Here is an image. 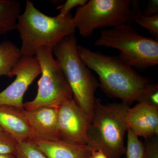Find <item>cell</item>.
Instances as JSON below:
<instances>
[{"label": "cell", "instance_id": "1", "mask_svg": "<svg viewBox=\"0 0 158 158\" xmlns=\"http://www.w3.org/2000/svg\"><path fill=\"white\" fill-rule=\"evenodd\" d=\"M79 58L99 77V87L110 98L130 105L138 102L151 82L118 57L93 52L77 45Z\"/></svg>", "mask_w": 158, "mask_h": 158}, {"label": "cell", "instance_id": "2", "mask_svg": "<svg viewBox=\"0 0 158 158\" xmlns=\"http://www.w3.org/2000/svg\"><path fill=\"white\" fill-rule=\"evenodd\" d=\"M73 17L71 13L65 17L46 15L27 0L15 29L21 40L20 49L23 56H35L37 50L44 46L53 50L63 38L75 34L76 28Z\"/></svg>", "mask_w": 158, "mask_h": 158}, {"label": "cell", "instance_id": "3", "mask_svg": "<svg viewBox=\"0 0 158 158\" xmlns=\"http://www.w3.org/2000/svg\"><path fill=\"white\" fill-rule=\"evenodd\" d=\"M129 105L122 102L103 104L96 99L88 132V145L99 150L108 158H121L125 154L124 138Z\"/></svg>", "mask_w": 158, "mask_h": 158}, {"label": "cell", "instance_id": "4", "mask_svg": "<svg viewBox=\"0 0 158 158\" xmlns=\"http://www.w3.org/2000/svg\"><path fill=\"white\" fill-rule=\"evenodd\" d=\"M77 45L75 35H69L54 48L52 53L68 82L74 100L91 121L99 82L90 69L79 58Z\"/></svg>", "mask_w": 158, "mask_h": 158}, {"label": "cell", "instance_id": "5", "mask_svg": "<svg viewBox=\"0 0 158 158\" xmlns=\"http://www.w3.org/2000/svg\"><path fill=\"white\" fill-rule=\"evenodd\" d=\"M94 45L118 50L123 62L141 71L158 64V40L142 36L128 24L102 30Z\"/></svg>", "mask_w": 158, "mask_h": 158}, {"label": "cell", "instance_id": "6", "mask_svg": "<svg viewBox=\"0 0 158 158\" xmlns=\"http://www.w3.org/2000/svg\"><path fill=\"white\" fill-rule=\"evenodd\" d=\"M35 56L41 68V77L37 83L35 98L23 103L27 110L42 107L58 108L73 98L72 92L59 63L54 59L52 50L42 46L36 51Z\"/></svg>", "mask_w": 158, "mask_h": 158}, {"label": "cell", "instance_id": "7", "mask_svg": "<svg viewBox=\"0 0 158 158\" xmlns=\"http://www.w3.org/2000/svg\"><path fill=\"white\" fill-rule=\"evenodd\" d=\"M132 0H90L78 7L73 17L81 37L91 36L96 29L128 24Z\"/></svg>", "mask_w": 158, "mask_h": 158}, {"label": "cell", "instance_id": "8", "mask_svg": "<svg viewBox=\"0 0 158 158\" xmlns=\"http://www.w3.org/2000/svg\"><path fill=\"white\" fill-rule=\"evenodd\" d=\"M41 74V68L36 56L21 57L12 71L14 81L0 92V106L24 109L23 98L29 86Z\"/></svg>", "mask_w": 158, "mask_h": 158}, {"label": "cell", "instance_id": "9", "mask_svg": "<svg viewBox=\"0 0 158 158\" xmlns=\"http://www.w3.org/2000/svg\"><path fill=\"white\" fill-rule=\"evenodd\" d=\"M59 139L80 145H88L90 119L73 98L58 108Z\"/></svg>", "mask_w": 158, "mask_h": 158}, {"label": "cell", "instance_id": "10", "mask_svg": "<svg viewBox=\"0 0 158 158\" xmlns=\"http://www.w3.org/2000/svg\"><path fill=\"white\" fill-rule=\"evenodd\" d=\"M23 113L31 127L35 140H59L58 108L42 107Z\"/></svg>", "mask_w": 158, "mask_h": 158}, {"label": "cell", "instance_id": "11", "mask_svg": "<svg viewBox=\"0 0 158 158\" xmlns=\"http://www.w3.org/2000/svg\"><path fill=\"white\" fill-rule=\"evenodd\" d=\"M127 129L145 139L158 136V108L138 102L130 108L126 116Z\"/></svg>", "mask_w": 158, "mask_h": 158}, {"label": "cell", "instance_id": "12", "mask_svg": "<svg viewBox=\"0 0 158 158\" xmlns=\"http://www.w3.org/2000/svg\"><path fill=\"white\" fill-rule=\"evenodd\" d=\"M23 110L0 106V127L18 143L35 140Z\"/></svg>", "mask_w": 158, "mask_h": 158}, {"label": "cell", "instance_id": "13", "mask_svg": "<svg viewBox=\"0 0 158 158\" xmlns=\"http://www.w3.org/2000/svg\"><path fill=\"white\" fill-rule=\"evenodd\" d=\"M34 141L48 158H89L91 154V148L88 145L73 144L60 139H36Z\"/></svg>", "mask_w": 158, "mask_h": 158}, {"label": "cell", "instance_id": "14", "mask_svg": "<svg viewBox=\"0 0 158 158\" xmlns=\"http://www.w3.org/2000/svg\"><path fill=\"white\" fill-rule=\"evenodd\" d=\"M21 3L16 0H0V36L16 29Z\"/></svg>", "mask_w": 158, "mask_h": 158}, {"label": "cell", "instance_id": "15", "mask_svg": "<svg viewBox=\"0 0 158 158\" xmlns=\"http://www.w3.org/2000/svg\"><path fill=\"white\" fill-rule=\"evenodd\" d=\"M23 56L20 49L9 40L0 43V76L13 77L12 71Z\"/></svg>", "mask_w": 158, "mask_h": 158}, {"label": "cell", "instance_id": "16", "mask_svg": "<svg viewBox=\"0 0 158 158\" xmlns=\"http://www.w3.org/2000/svg\"><path fill=\"white\" fill-rule=\"evenodd\" d=\"M131 18L129 24L135 22L142 27L146 29L155 39L158 40V15L145 16L140 10L139 1L132 0L131 6Z\"/></svg>", "mask_w": 158, "mask_h": 158}, {"label": "cell", "instance_id": "17", "mask_svg": "<svg viewBox=\"0 0 158 158\" xmlns=\"http://www.w3.org/2000/svg\"><path fill=\"white\" fill-rule=\"evenodd\" d=\"M14 156L16 158H48L34 141L18 143Z\"/></svg>", "mask_w": 158, "mask_h": 158}, {"label": "cell", "instance_id": "18", "mask_svg": "<svg viewBox=\"0 0 158 158\" xmlns=\"http://www.w3.org/2000/svg\"><path fill=\"white\" fill-rule=\"evenodd\" d=\"M127 158H144V144L129 129L127 130Z\"/></svg>", "mask_w": 158, "mask_h": 158}, {"label": "cell", "instance_id": "19", "mask_svg": "<svg viewBox=\"0 0 158 158\" xmlns=\"http://www.w3.org/2000/svg\"><path fill=\"white\" fill-rule=\"evenodd\" d=\"M18 142L5 131L0 132V155H14Z\"/></svg>", "mask_w": 158, "mask_h": 158}, {"label": "cell", "instance_id": "20", "mask_svg": "<svg viewBox=\"0 0 158 158\" xmlns=\"http://www.w3.org/2000/svg\"><path fill=\"white\" fill-rule=\"evenodd\" d=\"M138 102L158 108V84L152 83Z\"/></svg>", "mask_w": 158, "mask_h": 158}, {"label": "cell", "instance_id": "21", "mask_svg": "<svg viewBox=\"0 0 158 158\" xmlns=\"http://www.w3.org/2000/svg\"><path fill=\"white\" fill-rule=\"evenodd\" d=\"M88 2L87 0H67L64 4L57 7L56 9L60 11L58 15L61 17H65L71 13V9L77 6H84Z\"/></svg>", "mask_w": 158, "mask_h": 158}, {"label": "cell", "instance_id": "22", "mask_svg": "<svg viewBox=\"0 0 158 158\" xmlns=\"http://www.w3.org/2000/svg\"><path fill=\"white\" fill-rule=\"evenodd\" d=\"M144 144V158H158V142L156 139H146Z\"/></svg>", "mask_w": 158, "mask_h": 158}, {"label": "cell", "instance_id": "23", "mask_svg": "<svg viewBox=\"0 0 158 158\" xmlns=\"http://www.w3.org/2000/svg\"><path fill=\"white\" fill-rule=\"evenodd\" d=\"M142 14L145 16H152L158 15V0H149L146 8L143 10Z\"/></svg>", "mask_w": 158, "mask_h": 158}, {"label": "cell", "instance_id": "24", "mask_svg": "<svg viewBox=\"0 0 158 158\" xmlns=\"http://www.w3.org/2000/svg\"><path fill=\"white\" fill-rule=\"evenodd\" d=\"M89 158H108L106 155L99 150L91 149Z\"/></svg>", "mask_w": 158, "mask_h": 158}, {"label": "cell", "instance_id": "25", "mask_svg": "<svg viewBox=\"0 0 158 158\" xmlns=\"http://www.w3.org/2000/svg\"><path fill=\"white\" fill-rule=\"evenodd\" d=\"M0 158H15L14 155H0Z\"/></svg>", "mask_w": 158, "mask_h": 158}, {"label": "cell", "instance_id": "26", "mask_svg": "<svg viewBox=\"0 0 158 158\" xmlns=\"http://www.w3.org/2000/svg\"><path fill=\"white\" fill-rule=\"evenodd\" d=\"M3 130L2 129V128H1V127H0V132H1V131H3Z\"/></svg>", "mask_w": 158, "mask_h": 158}, {"label": "cell", "instance_id": "27", "mask_svg": "<svg viewBox=\"0 0 158 158\" xmlns=\"http://www.w3.org/2000/svg\"></svg>", "mask_w": 158, "mask_h": 158}]
</instances>
